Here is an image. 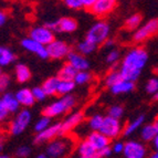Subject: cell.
<instances>
[{
	"instance_id": "1",
	"label": "cell",
	"mask_w": 158,
	"mask_h": 158,
	"mask_svg": "<svg viewBox=\"0 0 158 158\" xmlns=\"http://www.w3.org/2000/svg\"><path fill=\"white\" fill-rule=\"evenodd\" d=\"M148 61V53L143 48H134L125 54L119 66V73L123 80L134 82L139 77L143 69Z\"/></svg>"
},
{
	"instance_id": "2",
	"label": "cell",
	"mask_w": 158,
	"mask_h": 158,
	"mask_svg": "<svg viewBox=\"0 0 158 158\" xmlns=\"http://www.w3.org/2000/svg\"><path fill=\"white\" fill-rule=\"evenodd\" d=\"M75 105V98L73 95H65V96H61L59 100L54 101L53 103L47 105L42 110L43 116H47L49 118L56 117V116H60L62 114L66 113L72 107Z\"/></svg>"
},
{
	"instance_id": "3",
	"label": "cell",
	"mask_w": 158,
	"mask_h": 158,
	"mask_svg": "<svg viewBox=\"0 0 158 158\" xmlns=\"http://www.w3.org/2000/svg\"><path fill=\"white\" fill-rule=\"evenodd\" d=\"M110 31H111L110 24L104 20H100L91 27L90 30L87 31L86 35H85V39L90 42L94 43L95 45L104 44V42L108 39Z\"/></svg>"
},
{
	"instance_id": "4",
	"label": "cell",
	"mask_w": 158,
	"mask_h": 158,
	"mask_svg": "<svg viewBox=\"0 0 158 158\" xmlns=\"http://www.w3.org/2000/svg\"><path fill=\"white\" fill-rule=\"evenodd\" d=\"M32 119L31 112L28 108H23L17 113L16 117L9 125V132L12 135H20L26 131V128L30 125Z\"/></svg>"
},
{
	"instance_id": "5",
	"label": "cell",
	"mask_w": 158,
	"mask_h": 158,
	"mask_svg": "<svg viewBox=\"0 0 158 158\" xmlns=\"http://www.w3.org/2000/svg\"><path fill=\"white\" fill-rule=\"evenodd\" d=\"M100 133L105 135L111 140L116 139L123 133V127H122L119 119H115L113 117H110V116H105L104 121H103L102 127L100 129Z\"/></svg>"
},
{
	"instance_id": "6",
	"label": "cell",
	"mask_w": 158,
	"mask_h": 158,
	"mask_svg": "<svg viewBox=\"0 0 158 158\" xmlns=\"http://www.w3.org/2000/svg\"><path fill=\"white\" fill-rule=\"evenodd\" d=\"M158 33V18L150 19L149 21L140 26L138 29L135 31L133 35V40L135 42H143L147 40L148 38L153 37Z\"/></svg>"
},
{
	"instance_id": "7",
	"label": "cell",
	"mask_w": 158,
	"mask_h": 158,
	"mask_svg": "<svg viewBox=\"0 0 158 158\" xmlns=\"http://www.w3.org/2000/svg\"><path fill=\"white\" fill-rule=\"evenodd\" d=\"M47 28L52 30L53 32H64V33H72L77 29V22L75 19L70 17H62L56 21L49 22L45 24Z\"/></svg>"
},
{
	"instance_id": "8",
	"label": "cell",
	"mask_w": 158,
	"mask_h": 158,
	"mask_svg": "<svg viewBox=\"0 0 158 158\" xmlns=\"http://www.w3.org/2000/svg\"><path fill=\"white\" fill-rule=\"evenodd\" d=\"M29 38H31L35 42L44 45V47H48L50 43H52L56 40L54 32L49 29V28H47L45 26L34 27L33 29H31V31H30Z\"/></svg>"
},
{
	"instance_id": "9",
	"label": "cell",
	"mask_w": 158,
	"mask_h": 158,
	"mask_svg": "<svg viewBox=\"0 0 158 158\" xmlns=\"http://www.w3.org/2000/svg\"><path fill=\"white\" fill-rule=\"evenodd\" d=\"M47 51L49 58L53 59V60H61L69 56V53L71 52V49L66 42L56 39L47 47Z\"/></svg>"
},
{
	"instance_id": "10",
	"label": "cell",
	"mask_w": 158,
	"mask_h": 158,
	"mask_svg": "<svg viewBox=\"0 0 158 158\" xmlns=\"http://www.w3.org/2000/svg\"><path fill=\"white\" fill-rule=\"evenodd\" d=\"M123 154L125 158H145L147 149L143 143L136 142V140H128L125 143Z\"/></svg>"
},
{
	"instance_id": "11",
	"label": "cell",
	"mask_w": 158,
	"mask_h": 158,
	"mask_svg": "<svg viewBox=\"0 0 158 158\" xmlns=\"http://www.w3.org/2000/svg\"><path fill=\"white\" fill-rule=\"evenodd\" d=\"M58 136H61V123H54V124L50 125L45 131L35 135L34 143L35 144H43L47 142H52Z\"/></svg>"
},
{
	"instance_id": "12",
	"label": "cell",
	"mask_w": 158,
	"mask_h": 158,
	"mask_svg": "<svg viewBox=\"0 0 158 158\" xmlns=\"http://www.w3.org/2000/svg\"><path fill=\"white\" fill-rule=\"evenodd\" d=\"M117 6V1L114 0H95L90 8V11L98 17H104L111 13Z\"/></svg>"
},
{
	"instance_id": "13",
	"label": "cell",
	"mask_w": 158,
	"mask_h": 158,
	"mask_svg": "<svg viewBox=\"0 0 158 158\" xmlns=\"http://www.w3.org/2000/svg\"><path fill=\"white\" fill-rule=\"evenodd\" d=\"M84 119V113L81 111L74 112V113L70 114V115L61 123V135L68 134L70 133L73 128L80 125Z\"/></svg>"
},
{
	"instance_id": "14",
	"label": "cell",
	"mask_w": 158,
	"mask_h": 158,
	"mask_svg": "<svg viewBox=\"0 0 158 158\" xmlns=\"http://www.w3.org/2000/svg\"><path fill=\"white\" fill-rule=\"evenodd\" d=\"M21 45L24 50L29 51V52L33 53L35 56H38L41 59H48V51L47 47L40 44V43L35 42L34 40H32L31 38H26L21 41Z\"/></svg>"
},
{
	"instance_id": "15",
	"label": "cell",
	"mask_w": 158,
	"mask_h": 158,
	"mask_svg": "<svg viewBox=\"0 0 158 158\" xmlns=\"http://www.w3.org/2000/svg\"><path fill=\"white\" fill-rule=\"evenodd\" d=\"M66 59H68V63L73 66L77 72L87 71V69L90 68L89 60L84 56H82L79 52H77V51L71 50V52L69 53V56H66Z\"/></svg>"
},
{
	"instance_id": "16",
	"label": "cell",
	"mask_w": 158,
	"mask_h": 158,
	"mask_svg": "<svg viewBox=\"0 0 158 158\" xmlns=\"http://www.w3.org/2000/svg\"><path fill=\"white\" fill-rule=\"evenodd\" d=\"M86 140L90 143L91 145H92V147L96 152H100V150L111 146V139L107 138L105 135H103L100 132H92L87 136Z\"/></svg>"
},
{
	"instance_id": "17",
	"label": "cell",
	"mask_w": 158,
	"mask_h": 158,
	"mask_svg": "<svg viewBox=\"0 0 158 158\" xmlns=\"http://www.w3.org/2000/svg\"><path fill=\"white\" fill-rule=\"evenodd\" d=\"M68 149V145L64 140L54 139L49 143L47 146V155L50 158H58L61 157Z\"/></svg>"
},
{
	"instance_id": "18",
	"label": "cell",
	"mask_w": 158,
	"mask_h": 158,
	"mask_svg": "<svg viewBox=\"0 0 158 158\" xmlns=\"http://www.w3.org/2000/svg\"><path fill=\"white\" fill-rule=\"evenodd\" d=\"M15 95H16V98L20 104V106H23L24 108L32 106L35 102L32 91L30 89H27V87H23V89H20L19 91H17Z\"/></svg>"
},
{
	"instance_id": "19",
	"label": "cell",
	"mask_w": 158,
	"mask_h": 158,
	"mask_svg": "<svg viewBox=\"0 0 158 158\" xmlns=\"http://www.w3.org/2000/svg\"><path fill=\"white\" fill-rule=\"evenodd\" d=\"M158 135V119H155L150 124H147L140 131V137L144 142H153Z\"/></svg>"
},
{
	"instance_id": "20",
	"label": "cell",
	"mask_w": 158,
	"mask_h": 158,
	"mask_svg": "<svg viewBox=\"0 0 158 158\" xmlns=\"http://www.w3.org/2000/svg\"><path fill=\"white\" fill-rule=\"evenodd\" d=\"M0 98L2 101L5 107L7 108V111L9 112V114L17 113V112L20 111V110H19V108H20V104H19V102L17 101L16 95L15 94H12V93H5Z\"/></svg>"
},
{
	"instance_id": "21",
	"label": "cell",
	"mask_w": 158,
	"mask_h": 158,
	"mask_svg": "<svg viewBox=\"0 0 158 158\" xmlns=\"http://www.w3.org/2000/svg\"><path fill=\"white\" fill-rule=\"evenodd\" d=\"M77 154L80 158H98V152L92 147L86 139L80 143L77 147Z\"/></svg>"
},
{
	"instance_id": "22",
	"label": "cell",
	"mask_w": 158,
	"mask_h": 158,
	"mask_svg": "<svg viewBox=\"0 0 158 158\" xmlns=\"http://www.w3.org/2000/svg\"><path fill=\"white\" fill-rule=\"evenodd\" d=\"M59 83H60V80H59L58 77H48L43 82V84L41 86H42L47 96H53V95L58 94Z\"/></svg>"
},
{
	"instance_id": "23",
	"label": "cell",
	"mask_w": 158,
	"mask_h": 158,
	"mask_svg": "<svg viewBox=\"0 0 158 158\" xmlns=\"http://www.w3.org/2000/svg\"><path fill=\"white\" fill-rule=\"evenodd\" d=\"M134 89H135L134 82L127 81V80H122L117 84H115L114 86L111 87V92L114 95H118V94H124V93L132 92Z\"/></svg>"
},
{
	"instance_id": "24",
	"label": "cell",
	"mask_w": 158,
	"mask_h": 158,
	"mask_svg": "<svg viewBox=\"0 0 158 158\" xmlns=\"http://www.w3.org/2000/svg\"><path fill=\"white\" fill-rule=\"evenodd\" d=\"M144 122H145V115H139L137 116L136 118H134L133 121H131L128 124L126 125L124 129H123V135L124 136H131L132 134H134L136 131L142 127V125L144 124Z\"/></svg>"
},
{
	"instance_id": "25",
	"label": "cell",
	"mask_w": 158,
	"mask_h": 158,
	"mask_svg": "<svg viewBox=\"0 0 158 158\" xmlns=\"http://www.w3.org/2000/svg\"><path fill=\"white\" fill-rule=\"evenodd\" d=\"M15 74H16V79L19 83H26V82H28L31 79V71L23 63L17 64L16 70H15Z\"/></svg>"
},
{
	"instance_id": "26",
	"label": "cell",
	"mask_w": 158,
	"mask_h": 158,
	"mask_svg": "<svg viewBox=\"0 0 158 158\" xmlns=\"http://www.w3.org/2000/svg\"><path fill=\"white\" fill-rule=\"evenodd\" d=\"M77 71L73 68L72 65H70L69 63H65L62 68L60 69V71L58 72L59 80L61 81H74V77L77 75Z\"/></svg>"
},
{
	"instance_id": "27",
	"label": "cell",
	"mask_w": 158,
	"mask_h": 158,
	"mask_svg": "<svg viewBox=\"0 0 158 158\" xmlns=\"http://www.w3.org/2000/svg\"><path fill=\"white\" fill-rule=\"evenodd\" d=\"M95 0H65L64 3L68 8L79 10V9H89L93 6Z\"/></svg>"
},
{
	"instance_id": "28",
	"label": "cell",
	"mask_w": 158,
	"mask_h": 158,
	"mask_svg": "<svg viewBox=\"0 0 158 158\" xmlns=\"http://www.w3.org/2000/svg\"><path fill=\"white\" fill-rule=\"evenodd\" d=\"M16 60L15 53L5 47H0V66H7Z\"/></svg>"
},
{
	"instance_id": "29",
	"label": "cell",
	"mask_w": 158,
	"mask_h": 158,
	"mask_svg": "<svg viewBox=\"0 0 158 158\" xmlns=\"http://www.w3.org/2000/svg\"><path fill=\"white\" fill-rule=\"evenodd\" d=\"M98 45H95L94 43L87 41L86 39H84L83 41L79 42V44L77 45V52H79L82 56H89V54H92L95 50H96Z\"/></svg>"
},
{
	"instance_id": "30",
	"label": "cell",
	"mask_w": 158,
	"mask_h": 158,
	"mask_svg": "<svg viewBox=\"0 0 158 158\" xmlns=\"http://www.w3.org/2000/svg\"><path fill=\"white\" fill-rule=\"evenodd\" d=\"M142 20H143L142 15H139V13H134V15H132V16L126 19V21H125V24H124L125 29L129 30V31H133V30L136 31L140 27V24H142Z\"/></svg>"
},
{
	"instance_id": "31",
	"label": "cell",
	"mask_w": 158,
	"mask_h": 158,
	"mask_svg": "<svg viewBox=\"0 0 158 158\" xmlns=\"http://www.w3.org/2000/svg\"><path fill=\"white\" fill-rule=\"evenodd\" d=\"M75 83L74 81H61L59 83L58 87V94L62 95V96H65V95H70L72 91L75 89Z\"/></svg>"
},
{
	"instance_id": "32",
	"label": "cell",
	"mask_w": 158,
	"mask_h": 158,
	"mask_svg": "<svg viewBox=\"0 0 158 158\" xmlns=\"http://www.w3.org/2000/svg\"><path fill=\"white\" fill-rule=\"evenodd\" d=\"M103 121H104V116H102L101 114H94L89 119V127L92 129V132H100Z\"/></svg>"
},
{
	"instance_id": "33",
	"label": "cell",
	"mask_w": 158,
	"mask_h": 158,
	"mask_svg": "<svg viewBox=\"0 0 158 158\" xmlns=\"http://www.w3.org/2000/svg\"><path fill=\"white\" fill-rule=\"evenodd\" d=\"M50 123L51 118H49L47 116H42L41 118H39L35 122V124H34V132H37V134L43 132V131H45L48 127L50 126Z\"/></svg>"
},
{
	"instance_id": "34",
	"label": "cell",
	"mask_w": 158,
	"mask_h": 158,
	"mask_svg": "<svg viewBox=\"0 0 158 158\" xmlns=\"http://www.w3.org/2000/svg\"><path fill=\"white\" fill-rule=\"evenodd\" d=\"M122 80H123V77H122L119 71H112L111 73L107 74V77H106V79H105V83H106V85L111 89L112 86L117 84Z\"/></svg>"
},
{
	"instance_id": "35",
	"label": "cell",
	"mask_w": 158,
	"mask_h": 158,
	"mask_svg": "<svg viewBox=\"0 0 158 158\" xmlns=\"http://www.w3.org/2000/svg\"><path fill=\"white\" fill-rule=\"evenodd\" d=\"M92 79V75L90 74V72L87 71H80L77 73L75 77H74V83L77 85H83L86 84L91 81Z\"/></svg>"
},
{
	"instance_id": "36",
	"label": "cell",
	"mask_w": 158,
	"mask_h": 158,
	"mask_svg": "<svg viewBox=\"0 0 158 158\" xmlns=\"http://www.w3.org/2000/svg\"><path fill=\"white\" fill-rule=\"evenodd\" d=\"M123 115H124V107L122 105H113L108 108L107 116H110V117L119 119Z\"/></svg>"
},
{
	"instance_id": "37",
	"label": "cell",
	"mask_w": 158,
	"mask_h": 158,
	"mask_svg": "<svg viewBox=\"0 0 158 158\" xmlns=\"http://www.w3.org/2000/svg\"><path fill=\"white\" fill-rule=\"evenodd\" d=\"M145 90L148 94L155 95L158 92V79L157 77H152L147 81L145 85Z\"/></svg>"
},
{
	"instance_id": "38",
	"label": "cell",
	"mask_w": 158,
	"mask_h": 158,
	"mask_svg": "<svg viewBox=\"0 0 158 158\" xmlns=\"http://www.w3.org/2000/svg\"><path fill=\"white\" fill-rule=\"evenodd\" d=\"M31 91L35 101H43L47 98V94H45V92L43 91L42 86H34Z\"/></svg>"
},
{
	"instance_id": "39",
	"label": "cell",
	"mask_w": 158,
	"mask_h": 158,
	"mask_svg": "<svg viewBox=\"0 0 158 158\" xmlns=\"http://www.w3.org/2000/svg\"><path fill=\"white\" fill-rule=\"evenodd\" d=\"M118 60H119V52L118 50H115V49L110 51L107 53V56H106V62L108 64H115Z\"/></svg>"
},
{
	"instance_id": "40",
	"label": "cell",
	"mask_w": 158,
	"mask_h": 158,
	"mask_svg": "<svg viewBox=\"0 0 158 158\" xmlns=\"http://www.w3.org/2000/svg\"><path fill=\"white\" fill-rule=\"evenodd\" d=\"M10 84V77L7 74H2L0 77V93H5Z\"/></svg>"
},
{
	"instance_id": "41",
	"label": "cell",
	"mask_w": 158,
	"mask_h": 158,
	"mask_svg": "<svg viewBox=\"0 0 158 158\" xmlns=\"http://www.w3.org/2000/svg\"><path fill=\"white\" fill-rule=\"evenodd\" d=\"M16 154H17V156L20 158H27L31 154V149H30V147H28V146H20V147L17 149Z\"/></svg>"
},
{
	"instance_id": "42",
	"label": "cell",
	"mask_w": 158,
	"mask_h": 158,
	"mask_svg": "<svg viewBox=\"0 0 158 158\" xmlns=\"http://www.w3.org/2000/svg\"><path fill=\"white\" fill-rule=\"evenodd\" d=\"M124 147H125V144L123 142H119V140H117V142L114 143L113 145H111L112 150H113V153H115V154L123 153V152H124Z\"/></svg>"
},
{
	"instance_id": "43",
	"label": "cell",
	"mask_w": 158,
	"mask_h": 158,
	"mask_svg": "<svg viewBox=\"0 0 158 158\" xmlns=\"http://www.w3.org/2000/svg\"><path fill=\"white\" fill-rule=\"evenodd\" d=\"M8 115H9V112L7 111V108L5 107L2 101L0 98V123L5 121V119L8 117Z\"/></svg>"
},
{
	"instance_id": "44",
	"label": "cell",
	"mask_w": 158,
	"mask_h": 158,
	"mask_svg": "<svg viewBox=\"0 0 158 158\" xmlns=\"http://www.w3.org/2000/svg\"><path fill=\"white\" fill-rule=\"evenodd\" d=\"M113 153V150H112L111 146L107 148H104V149L100 150L98 152V158H106V157H110Z\"/></svg>"
},
{
	"instance_id": "45",
	"label": "cell",
	"mask_w": 158,
	"mask_h": 158,
	"mask_svg": "<svg viewBox=\"0 0 158 158\" xmlns=\"http://www.w3.org/2000/svg\"><path fill=\"white\" fill-rule=\"evenodd\" d=\"M7 19H8V16H7V13H6L5 11L0 10V27H2L3 24L6 23Z\"/></svg>"
},
{
	"instance_id": "46",
	"label": "cell",
	"mask_w": 158,
	"mask_h": 158,
	"mask_svg": "<svg viewBox=\"0 0 158 158\" xmlns=\"http://www.w3.org/2000/svg\"><path fill=\"white\" fill-rule=\"evenodd\" d=\"M114 44H115L114 40L110 39V38H108L105 42H104V47H105V48H112V47H114Z\"/></svg>"
},
{
	"instance_id": "47",
	"label": "cell",
	"mask_w": 158,
	"mask_h": 158,
	"mask_svg": "<svg viewBox=\"0 0 158 158\" xmlns=\"http://www.w3.org/2000/svg\"><path fill=\"white\" fill-rule=\"evenodd\" d=\"M153 144H154V147H155V149L158 150V135L155 137V139L153 140Z\"/></svg>"
},
{
	"instance_id": "48",
	"label": "cell",
	"mask_w": 158,
	"mask_h": 158,
	"mask_svg": "<svg viewBox=\"0 0 158 158\" xmlns=\"http://www.w3.org/2000/svg\"><path fill=\"white\" fill-rule=\"evenodd\" d=\"M149 158H158V150H155V152L149 156Z\"/></svg>"
},
{
	"instance_id": "49",
	"label": "cell",
	"mask_w": 158,
	"mask_h": 158,
	"mask_svg": "<svg viewBox=\"0 0 158 158\" xmlns=\"http://www.w3.org/2000/svg\"><path fill=\"white\" fill-rule=\"evenodd\" d=\"M35 158H50V157H49L47 154H39Z\"/></svg>"
},
{
	"instance_id": "50",
	"label": "cell",
	"mask_w": 158,
	"mask_h": 158,
	"mask_svg": "<svg viewBox=\"0 0 158 158\" xmlns=\"http://www.w3.org/2000/svg\"><path fill=\"white\" fill-rule=\"evenodd\" d=\"M2 149H3V143L0 140V154H1V152H2Z\"/></svg>"
},
{
	"instance_id": "51",
	"label": "cell",
	"mask_w": 158,
	"mask_h": 158,
	"mask_svg": "<svg viewBox=\"0 0 158 158\" xmlns=\"http://www.w3.org/2000/svg\"><path fill=\"white\" fill-rule=\"evenodd\" d=\"M153 98H154V100H155V101H158V92L156 93L155 95H153Z\"/></svg>"
},
{
	"instance_id": "52",
	"label": "cell",
	"mask_w": 158,
	"mask_h": 158,
	"mask_svg": "<svg viewBox=\"0 0 158 158\" xmlns=\"http://www.w3.org/2000/svg\"><path fill=\"white\" fill-rule=\"evenodd\" d=\"M0 158H9V157L6 155H2V154H0Z\"/></svg>"
},
{
	"instance_id": "53",
	"label": "cell",
	"mask_w": 158,
	"mask_h": 158,
	"mask_svg": "<svg viewBox=\"0 0 158 158\" xmlns=\"http://www.w3.org/2000/svg\"><path fill=\"white\" fill-rule=\"evenodd\" d=\"M1 75H2V72H1V69H0V77H1Z\"/></svg>"
},
{
	"instance_id": "54",
	"label": "cell",
	"mask_w": 158,
	"mask_h": 158,
	"mask_svg": "<svg viewBox=\"0 0 158 158\" xmlns=\"http://www.w3.org/2000/svg\"><path fill=\"white\" fill-rule=\"evenodd\" d=\"M1 133H2V129H1V127H0V135H1Z\"/></svg>"
}]
</instances>
